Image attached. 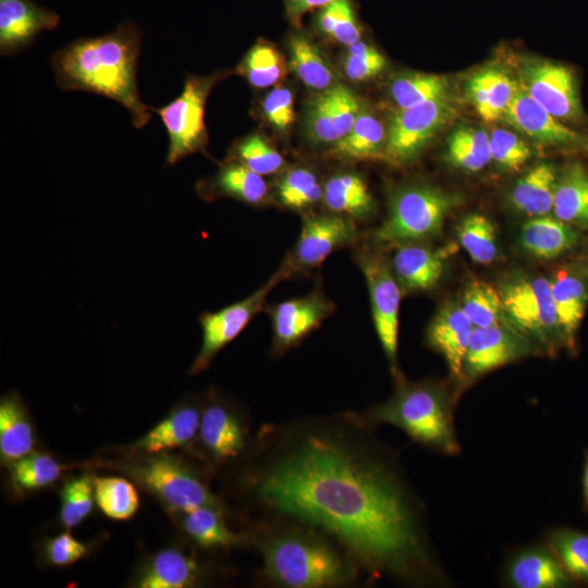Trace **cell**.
<instances>
[{
  "mask_svg": "<svg viewBox=\"0 0 588 588\" xmlns=\"http://www.w3.org/2000/svg\"><path fill=\"white\" fill-rule=\"evenodd\" d=\"M259 499L321 528L377 573L439 577L415 505L387 464L330 436L310 433L256 478Z\"/></svg>",
  "mask_w": 588,
  "mask_h": 588,
  "instance_id": "cell-1",
  "label": "cell"
},
{
  "mask_svg": "<svg viewBox=\"0 0 588 588\" xmlns=\"http://www.w3.org/2000/svg\"><path fill=\"white\" fill-rule=\"evenodd\" d=\"M140 44L142 30L131 21L106 35L71 42L51 57L58 86L65 91L102 95L121 103L131 113L133 125L142 128L151 115L137 88Z\"/></svg>",
  "mask_w": 588,
  "mask_h": 588,
  "instance_id": "cell-2",
  "label": "cell"
},
{
  "mask_svg": "<svg viewBox=\"0 0 588 588\" xmlns=\"http://www.w3.org/2000/svg\"><path fill=\"white\" fill-rule=\"evenodd\" d=\"M368 419L395 426L415 442L441 454L461 453L454 424V397L440 384L400 382L389 401L368 413Z\"/></svg>",
  "mask_w": 588,
  "mask_h": 588,
  "instance_id": "cell-3",
  "label": "cell"
},
{
  "mask_svg": "<svg viewBox=\"0 0 588 588\" xmlns=\"http://www.w3.org/2000/svg\"><path fill=\"white\" fill-rule=\"evenodd\" d=\"M261 551L268 577L286 587L332 586L353 575L338 551L307 532L291 530L271 536L264 541Z\"/></svg>",
  "mask_w": 588,
  "mask_h": 588,
  "instance_id": "cell-4",
  "label": "cell"
},
{
  "mask_svg": "<svg viewBox=\"0 0 588 588\" xmlns=\"http://www.w3.org/2000/svg\"><path fill=\"white\" fill-rule=\"evenodd\" d=\"M456 199L439 188L415 184L400 188L392 197L387 219L375 232L381 245L419 243L441 232Z\"/></svg>",
  "mask_w": 588,
  "mask_h": 588,
  "instance_id": "cell-5",
  "label": "cell"
},
{
  "mask_svg": "<svg viewBox=\"0 0 588 588\" xmlns=\"http://www.w3.org/2000/svg\"><path fill=\"white\" fill-rule=\"evenodd\" d=\"M123 470L170 512L221 506L203 479L185 462L167 453L139 454Z\"/></svg>",
  "mask_w": 588,
  "mask_h": 588,
  "instance_id": "cell-6",
  "label": "cell"
},
{
  "mask_svg": "<svg viewBox=\"0 0 588 588\" xmlns=\"http://www.w3.org/2000/svg\"><path fill=\"white\" fill-rule=\"evenodd\" d=\"M226 75V72L209 76L188 74L179 97L160 108H150L159 114L169 136L168 166H174L192 154L205 151L208 144L206 102L215 84Z\"/></svg>",
  "mask_w": 588,
  "mask_h": 588,
  "instance_id": "cell-7",
  "label": "cell"
},
{
  "mask_svg": "<svg viewBox=\"0 0 588 588\" xmlns=\"http://www.w3.org/2000/svg\"><path fill=\"white\" fill-rule=\"evenodd\" d=\"M499 292L504 315L517 332L531 338L549 351L564 342L550 279L542 275L514 277Z\"/></svg>",
  "mask_w": 588,
  "mask_h": 588,
  "instance_id": "cell-8",
  "label": "cell"
},
{
  "mask_svg": "<svg viewBox=\"0 0 588 588\" xmlns=\"http://www.w3.org/2000/svg\"><path fill=\"white\" fill-rule=\"evenodd\" d=\"M292 271L286 259L266 283L244 299L217 311H204L199 315L198 322L203 339L200 348L188 369L189 376L198 375L209 367L217 354L234 341L252 319L264 309L269 293L286 277H290Z\"/></svg>",
  "mask_w": 588,
  "mask_h": 588,
  "instance_id": "cell-9",
  "label": "cell"
},
{
  "mask_svg": "<svg viewBox=\"0 0 588 588\" xmlns=\"http://www.w3.org/2000/svg\"><path fill=\"white\" fill-rule=\"evenodd\" d=\"M454 111L450 96L399 109L387 128L382 158L395 166L409 163L451 121Z\"/></svg>",
  "mask_w": 588,
  "mask_h": 588,
  "instance_id": "cell-10",
  "label": "cell"
},
{
  "mask_svg": "<svg viewBox=\"0 0 588 588\" xmlns=\"http://www.w3.org/2000/svg\"><path fill=\"white\" fill-rule=\"evenodd\" d=\"M369 292L375 330L382 350L396 373L401 287L389 262L378 254L355 256Z\"/></svg>",
  "mask_w": 588,
  "mask_h": 588,
  "instance_id": "cell-11",
  "label": "cell"
},
{
  "mask_svg": "<svg viewBox=\"0 0 588 588\" xmlns=\"http://www.w3.org/2000/svg\"><path fill=\"white\" fill-rule=\"evenodd\" d=\"M518 84L537 103L563 123L583 120L578 85L573 70L543 59H528Z\"/></svg>",
  "mask_w": 588,
  "mask_h": 588,
  "instance_id": "cell-12",
  "label": "cell"
},
{
  "mask_svg": "<svg viewBox=\"0 0 588 588\" xmlns=\"http://www.w3.org/2000/svg\"><path fill=\"white\" fill-rule=\"evenodd\" d=\"M362 109V100L350 87L334 84L307 102L305 134L313 144L333 145L352 130Z\"/></svg>",
  "mask_w": 588,
  "mask_h": 588,
  "instance_id": "cell-13",
  "label": "cell"
},
{
  "mask_svg": "<svg viewBox=\"0 0 588 588\" xmlns=\"http://www.w3.org/2000/svg\"><path fill=\"white\" fill-rule=\"evenodd\" d=\"M334 308V304L319 289L269 307L273 352L281 354L298 344L318 329Z\"/></svg>",
  "mask_w": 588,
  "mask_h": 588,
  "instance_id": "cell-14",
  "label": "cell"
},
{
  "mask_svg": "<svg viewBox=\"0 0 588 588\" xmlns=\"http://www.w3.org/2000/svg\"><path fill=\"white\" fill-rule=\"evenodd\" d=\"M356 235L353 221L345 216L332 212L307 217L287 260L293 270L316 268L334 250L354 242Z\"/></svg>",
  "mask_w": 588,
  "mask_h": 588,
  "instance_id": "cell-15",
  "label": "cell"
},
{
  "mask_svg": "<svg viewBox=\"0 0 588 588\" xmlns=\"http://www.w3.org/2000/svg\"><path fill=\"white\" fill-rule=\"evenodd\" d=\"M531 352L530 343L503 324L475 327L464 360L463 382L474 380Z\"/></svg>",
  "mask_w": 588,
  "mask_h": 588,
  "instance_id": "cell-16",
  "label": "cell"
},
{
  "mask_svg": "<svg viewBox=\"0 0 588 588\" xmlns=\"http://www.w3.org/2000/svg\"><path fill=\"white\" fill-rule=\"evenodd\" d=\"M503 120L540 144L588 150V135L576 131L537 103L519 85Z\"/></svg>",
  "mask_w": 588,
  "mask_h": 588,
  "instance_id": "cell-17",
  "label": "cell"
},
{
  "mask_svg": "<svg viewBox=\"0 0 588 588\" xmlns=\"http://www.w3.org/2000/svg\"><path fill=\"white\" fill-rule=\"evenodd\" d=\"M60 23L54 11L33 0H0V52L12 56L28 47L44 30Z\"/></svg>",
  "mask_w": 588,
  "mask_h": 588,
  "instance_id": "cell-18",
  "label": "cell"
},
{
  "mask_svg": "<svg viewBox=\"0 0 588 588\" xmlns=\"http://www.w3.org/2000/svg\"><path fill=\"white\" fill-rule=\"evenodd\" d=\"M474 324L461 305L444 304L432 319L428 331V344L445 359L451 378L463 382L464 360Z\"/></svg>",
  "mask_w": 588,
  "mask_h": 588,
  "instance_id": "cell-19",
  "label": "cell"
},
{
  "mask_svg": "<svg viewBox=\"0 0 588 588\" xmlns=\"http://www.w3.org/2000/svg\"><path fill=\"white\" fill-rule=\"evenodd\" d=\"M197 437L217 462L236 457L245 446V432L240 419L216 393H211L201 411Z\"/></svg>",
  "mask_w": 588,
  "mask_h": 588,
  "instance_id": "cell-20",
  "label": "cell"
},
{
  "mask_svg": "<svg viewBox=\"0 0 588 588\" xmlns=\"http://www.w3.org/2000/svg\"><path fill=\"white\" fill-rule=\"evenodd\" d=\"M392 271L404 292H419L438 284L445 269L448 249H433L419 243L395 246Z\"/></svg>",
  "mask_w": 588,
  "mask_h": 588,
  "instance_id": "cell-21",
  "label": "cell"
},
{
  "mask_svg": "<svg viewBox=\"0 0 588 588\" xmlns=\"http://www.w3.org/2000/svg\"><path fill=\"white\" fill-rule=\"evenodd\" d=\"M505 583L515 588H559L569 575L549 546H531L516 552L507 562Z\"/></svg>",
  "mask_w": 588,
  "mask_h": 588,
  "instance_id": "cell-22",
  "label": "cell"
},
{
  "mask_svg": "<svg viewBox=\"0 0 588 588\" xmlns=\"http://www.w3.org/2000/svg\"><path fill=\"white\" fill-rule=\"evenodd\" d=\"M201 411L191 402H182L147 433L132 450L136 454H157L188 445L198 434Z\"/></svg>",
  "mask_w": 588,
  "mask_h": 588,
  "instance_id": "cell-23",
  "label": "cell"
},
{
  "mask_svg": "<svg viewBox=\"0 0 588 588\" xmlns=\"http://www.w3.org/2000/svg\"><path fill=\"white\" fill-rule=\"evenodd\" d=\"M200 579V567L193 556L179 548H166L139 568L134 586L138 588H186Z\"/></svg>",
  "mask_w": 588,
  "mask_h": 588,
  "instance_id": "cell-24",
  "label": "cell"
},
{
  "mask_svg": "<svg viewBox=\"0 0 588 588\" xmlns=\"http://www.w3.org/2000/svg\"><path fill=\"white\" fill-rule=\"evenodd\" d=\"M518 84L499 68H485L466 82V94L477 114L486 122L504 118Z\"/></svg>",
  "mask_w": 588,
  "mask_h": 588,
  "instance_id": "cell-25",
  "label": "cell"
},
{
  "mask_svg": "<svg viewBox=\"0 0 588 588\" xmlns=\"http://www.w3.org/2000/svg\"><path fill=\"white\" fill-rule=\"evenodd\" d=\"M197 191L205 199L230 197L250 206L262 204L268 194V184L262 175L240 162L222 164L210 180L199 182Z\"/></svg>",
  "mask_w": 588,
  "mask_h": 588,
  "instance_id": "cell-26",
  "label": "cell"
},
{
  "mask_svg": "<svg viewBox=\"0 0 588 588\" xmlns=\"http://www.w3.org/2000/svg\"><path fill=\"white\" fill-rule=\"evenodd\" d=\"M578 237V231L572 224L550 216L530 218L519 232V243L524 250L546 260L569 250Z\"/></svg>",
  "mask_w": 588,
  "mask_h": 588,
  "instance_id": "cell-27",
  "label": "cell"
},
{
  "mask_svg": "<svg viewBox=\"0 0 588 588\" xmlns=\"http://www.w3.org/2000/svg\"><path fill=\"white\" fill-rule=\"evenodd\" d=\"M35 438L26 408L16 392L0 401V455L8 464L33 452Z\"/></svg>",
  "mask_w": 588,
  "mask_h": 588,
  "instance_id": "cell-28",
  "label": "cell"
},
{
  "mask_svg": "<svg viewBox=\"0 0 588 588\" xmlns=\"http://www.w3.org/2000/svg\"><path fill=\"white\" fill-rule=\"evenodd\" d=\"M558 174L550 163H539L514 184L510 200L522 213L532 217L547 216L553 209Z\"/></svg>",
  "mask_w": 588,
  "mask_h": 588,
  "instance_id": "cell-29",
  "label": "cell"
},
{
  "mask_svg": "<svg viewBox=\"0 0 588 588\" xmlns=\"http://www.w3.org/2000/svg\"><path fill=\"white\" fill-rule=\"evenodd\" d=\"M550 285L564 343L573 347L575 332L588 304L587 285L581 278L567 270L558 271L550 279Z\"/></svg>",
  "mask_w": 588,
  "mask_h": 588,
  "instance_id": "cell-30",
  "label": "cell"
},
{
  "mask_svg": "<svg viewBox=\"0 0 588 588\" xmlns=\"http://www.w3.org/2000/svg\"><path fill=\"white\" fill-rule=\"evenodd\" d=\"M322 200L334 213L363 220L373 209V198L364 179L353 172L332 175L323 185Z\"/></svg>",
  "mask_w": 588,
  "mask_h": 588,
  "instance_id": "cell-31",
  "label": "cell"
},
{
  "mask_svg": "<svg viewBox=\"0 0 588 588\" xmlns=\"http://www.w3.org/2000/svg\"><path fill=\"white\" fill-rule=\"evenodd\" d=\"M385 140L382 122L363 108L352 130L331 146L329 155L342 160L382 158Z\"/></svg>",
  "mask_w": 588,
  "mask_h": 588,
  "instance_id": "cell-32",
  "label": "cell"
},
{
  "mask_svg": "<svg viewBox=\"0 0 588 588\" xmlns=\"http://www.w3.org/2000/svg\"><path fill=\"white\" fill-rule=\"evenodd\" d=\"M552 211L568 224L588 226V173L580 163L568 164L558 176Z\"/></svg>",
  "mask_w": 588,
  "mask_h": 588,
  "instance_id": "cell-33",
  "label": "cell"
},
{
  "mask_svg": "<svg viewBox=\"0 0 588 588\" xmlns=\"http://www.w3.org/2000/svg\"><path fill=\"white\" fill-rule=\"evenodd\" d=\"M181 527L198 546L205 549L232 547L240 542L223 519L221 506H199L180 514Z\"/></svg>",
  "mask_w": 588,
  "mask_h": 588,
  "instance_id": "cell-34",
  "label": "cell"
},
{
  "mask_svg": "<svg viewBox=\"0 0 588 588\" xmlns=\"http://www.w3.org/2000/svg\"><path fill=\"white\" fill-rule=\"evenodd\" d=\"M448 161L466 172H478L491 162L489 133L485 130L461 125L449 136Z\"/></svg>",
  "mask_w": 588,
  "mask_h": 588,
  "instance_id": "cell-35",
  "label": "cell"
},
{
  "mask_svg": "<svg viewBox=\"0 0 588 588\" xmlns=\"http://www.w3.org/2000/svg\"><path fill=\"white\" fill-rule=\"evenodd\" d=\"M290 65L309 88L322 91L334 85V74L317 46L303 35L290 38Z\"/></svg>",
  "mask_w": 588,
  "mask_h": 588,
  "instance_id": "cell-36",
  "label": "cell"
},
{
  "mask_svg": "<svg viewBox=\"0 0 588 588\" xmlns=\"http://www.w3.org/2000/svg\"><path fill=\"white\" fill-rule=\"evenodd\" d=\"M7 465L12 487L21 493L52 485L65 469V466L51 455L37 452H32Z\"/></svg>",
  "mask_w": 588,
  "mask_h": 588,
  "instance_id": "cell-37",
  "label": "cell"
},
{
  "mask_svg": "<svg viewBox=\"0 0 588 588\" xmlns=\"http://www.w3.org/2000/svg\"><path fill=\"white\" fill-rule=\"evenodd\" d=\"M389 93L399 109H406L449 96V82L437 74L408 73L396 76Z\"/></svg>",
  "mask_w": 588,
  "mask_h": 588,
  "instance_id": "cell-38",
  "label": "cell"
},
{
  "mask_svg": "<svg viewBox=\"0 0 588 588\" xmlns=\"http://www.w3.org/2000/svg\"><path fill=\"white\" fill-rule=\"evenodd\" d=\"M95 499L100 511L114 520H126L139 506L134 485L121 477H94Z\"/></svg>",
  "mask_w": 588,
  "mask_h": 588,
  "instance_id": "cell-39",
  "label": "cell"
},
{
  "mask_svg": "<svg viewBox=\"0 0 588 588\" xmlns=\"http://www.w3.org/2000/svg\"><path fill=\"white\" fill-rule=\"evenodd\" d=\"M547 542L569 577L588 584V534L555 528L548 532Z\"/></svg>",
  "mask_w": 588,
  "mask_h": 588,
  "instance_id": "cell-40",
  "label": "cell"
},
{
  "mask_svg": "<svg viewBox=\"0 0 588 588\" xmlns=\"http://www.w3.org/2000/svg\"><path fill=\"white\" fill-rule=\"evenodd\" d=\"M462 247L477 264L488 265L498 255L497 234L493 223L483 215L466 216L457 228Z\"/></svg>",
  "mask_w": 588,
  "mask_h": 588,
  "instance_id": "cell-41",
  "label": "cell"
},
{
  "mask_svg": "<svg viewBox=\"0 0 588 588\" xmlns=\"http://www.w3.org/2000/svg\"><path fill=\"white\" fill-rule=\"evenodd\" d=\"M237 72L254 87L266 88L283 78L285 65L275 48L259 41L246 53L237 66Z\"/></svg>",
  "mask_w": 588,
  "mask_h": 588,
  "instance_id": "cell-42",
  "label": "cell"
},
{
  "mask_svg": "<svg viewBox=\"0 0 588 588\" xmlns=\"http://www.w3.org/2000/svg\"><path fill=\"white\" fill-rule=\"evenodd\" d=\"M279 203L293 210H302L322 198L323 186L317 175L307 168H294L285 172L277 184Z\"/></svg>",
  "mask_w": 588,
  "mask_h": 588,
  "instance_id": "cell-43",
  "label": "cell"
},
{
  "mask_svg": "<svg viewBox=\"0 0 588 588\" xmlns=\"http://www.w3.org/2000/svg\"><path fill=\"white\" fill-rule=\"evenodd\" d=\"M460 305L474 327L500 324L504 315L500 292L483 281L469 283Z\"/></svg>",
  "mask_w": 588,
  "mask_h": 588,
  "instance_id": "cell-44",
  "label": "cell"
},
{
  "mask_svg": "<svg viewBox=\"0 0 588 588\" xmlns=\"http://www.w3.org/2000/svg\"><path fill=\"white\" fill-rule=\"evenodd\" d=\"M60 522L71 529L91 513L95 499L94 478L82 475L66 480L60 491Z\"/></svg>",
  "mask_w": 588,
  "mask_h": 588,
  "instance_id": "cell-45",
  "label": "cell"
},
{
  "mask_svg": "<svg viewBox=\"0 0 588 588\" xmlns=\"http://www.w3.org/2000/svg\"><path fill=\"white\" fill-rule=\"evenodd\" d=\"M319 30L343 46L360 40L362 28L351 0H334L323 7L316 20Z\"/></svg>",
  "mask_w": 588,
  "mask_h": 588,
  "instance_id": "cell-46",
  "label": "cell"
},
{
  "mask_svg": "<svg viewBox=\"0 0 588 588\" xmlns=\"http://www.w3.org/2000/svg\"><path fill=\"white\" fill-rule=\"evenodd\" d=\"M229 157L262 176L278 172L285 163L281 154L259 134L237 140Z\"/></svg>",
  "mask_w": 588,
  "mask_h": 588,
  "instance_id": "cell-47",
  "label": "cell"
},
{
  "mask_svg": "<svg viewBox=\"0 0 588 588\" xmlns=\"http://www.w3.org/2000/svg\"><path fill=\"white\" fill-rule=\"evenodd\" d=\"M491 161L504 170L516 171L530 158L531 150L524 139L505 128L489 134Z\"/></svg>",
  "mask_w": 588,
  "mask_h": 588,
  "instance_id": "cell-48",
  "label": "cell"
},
{
  "mask_svg": "<svg viewBox=\"0 0 588 588\" xmlns=\"http://www.w3.org/2000/svg\"><path fill=\"white\" fill-rule=\"evenodd\" d=\"M342 66L350 81L364 82L379 75L387 60L375 47L359 40L348 47Z\"/></svg>",
  "mask_w": 588,
  "mask_h": 588,
  "instance_id": "cell-49",
  "label": "cell"
},
{
  "mask_svg": "<svg viewBox=\"0 0 588 588\" xmlns=\"http://www.w3.org/2000/svg\"><path fill=\"white\" fill-rule=\"evenodd\" d=\"M261 110L267 121L279 132L290 130L295 120L294 96L286 87H274L262 100Z\"/></svg>",
  "mask_w": 588,
  "mask_h": 588,
  "instance_id": "cell-50",
  "label": "cell"
},
{
  "mask_svg": "<svg viewBox=\"0 0 588 588\" xmlns=\"http://www.w3.org/2000/svg\"><path fill=\"white\" fill-rule=\"evenodd\" d=\"M88 547L69 531L49 538L44 547L47 561L54 566H69L82 560Z\"/></svg>",
  "mask_w": 588,
  "mask_h": 588,
  "instance_id": "cell-51",
  "label": "cell"
},
{
  "mask_svg": "<svg viewBox=\"0 0 588 588\" xmlns=\"http://www.w3.org/2000/svg\"><path fill=\"white\" fill-rule=\"evenodd\" d=\"M334 0H284L286 15L294 26H301L304 15L316 9H322Z\"/></svg>",
  "mask_w": 588,
  "mask_h": 588,
  "instance_id": "cell-52",
  "label": "cell"
},
{
  "mask_svg": "<svg viewBox=\"0 0 588 588\" xmlns=\"http://www.w3.org/2000/svg\"><path fill=\"white\" fill-rule=\"evenodd\" d=\"M583 495H584V507L588 511V453L585 457L584 471H583Z\"/></svg>",
  "mask_w": 588,
  "mask_h": 588,
  "instance_id": "cell-53",
  "label": "cell"
}]
</instances>
